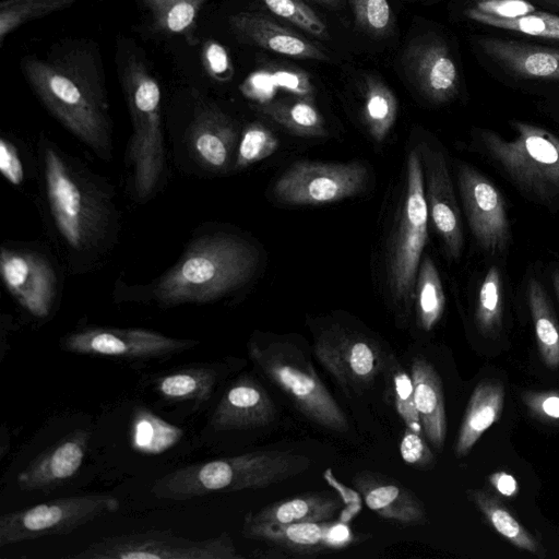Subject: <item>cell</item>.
Instances as JSON below:
<instances>
[{"label":"cell","mask_w":559,"mask_h":559,"mask_svg":"<svg viewBox=\"0 0 559 559\" xmlns=\"http://www.w3.org/2000/svg\"><path fill=\"white\" fill-rule=\"evenodd\" d=\"M21 69L47 110L96 154L109 157V107L96 47L86 41L68 40L56 45L43 58H23Z\"/></svg>","instance_id":"6da1fadb"},{"label":"cell","mask_w":559,"mask_h":559,"mask_svg":"<svg viewBox=\"0 0 559 559\" xmlns=\"http://www.w3.org/2000/svg\"><path fill=\"white\" fill-rule=\"evenodd\" d=\"M257 260L254 248L240 238H201L158 280L155 297L165 306L213 301L243 284Z\"/></svg>","instance_id":"7a4b0ae2"},{"label":"cell","mask_w":559,"mask_h":559,"mask_svg":"<svg viewBox=\"0 0 559 559\" xmlns=\"http://www.w3.org/2000/svg\"><path fill=\"white\" fill-rule=\"evenodd\" d=\"M514 134L506 139L480 129L481 151L526 198L548 211H559V138L526 121L510 122Z\"/></svg>","instance_id":"3957f363"},{"label":"cell","mask_w":559,"mask_h":559,"mask_svg":"<svg viewBox=\"0 0 559 559\" xmlns=\"http://www.w3.org/2000/svg\"><path fill=\"white\" fill-rule=\"evenodd\" d=\"M119 76L132 121L128 159L139 200L156 190L165 166L160 117V87L146 63L129 56L119 63Z\"/></svg>","instance_id":"277c9868"},{"label":"cell","mask_w":559,"mask_h":559,"mask_svg":"<svg viewBox=\"0 0 559 559\" xmlns=\"http://www.w3.org/2000/svg\"><path fill=\"white\" fill-rule=\"evenodd\" d=\"M44 174L51 215L63 239L78 251L96 246L109 222L105 197L53 147L45 150Z\"/></svg>","instance_id":"5b68a950"},{"label":"cell","mask_w":559,"mask_h":559,"mask_svg":"<svg viewBox=\"0 0 559 559\" xmlns=\"http://www.w3.org/2000/svg\"><path fill=\"white\" fill-rule=\"evenodd\" d=\"M248 353L265 377L290 399L308 420L335 432L348 430L344 411L300 348L288 342L262 344L251 341Z\"/></svg>","instance_id":"8992f818"},{"label":"cell","mask_w":559,"mask_h":559,"mask_svg":"<svg viewBox=\"0 0 559 559\" xmlns=\"http://www.w3.org/2000/svg\"><path fill=\"white\" fill-rule=\"evenodd\" d=\"M428 219L420 154L413 150L407 157L405 195L386 258L392 298L406 313L415 300L418 269L428 239Z\"/></svg>","instance_id":"52a82bcc"},{"label":"cell","mask_w":559,"mask_h":559,"mask_svg":"<svg viewBox=\"0 0 559 559\" xmlns=\"http://www.w3.org/2000/svg\"><path fill=\"white\" fill-rule=\"evenodd\" d=\"M119 500L91 493L52 499L0 516V547L45 536L70 534L103 515L116 512Z\"/></svg>","instance_id":"ba28073f"},{"label":"cell","mask_w":559,"mask_h":559,"mask_svg":"<svg viewBox=\"0 0 559 559\" xmlns=\"http://www.w3.org/2000/svg\"><path fill=\"white\" fill-rule=\"evenodd\" d=\"M75 559H241L233 539L224 532L206 539H189L166 531L112 535L98 539Z\"/></svg>","instance_id":"9c48e42d"},{"label":"cell","mask_w":559,"mask_h":559,"mask_svg":"<svg viewBox=\"0 0 559 559\" xmlns=\"http://www.w3.org/2000/svg\"><path fill=\"white\" fill-rule=\"evenodd\" d=\"M367 177V168L359 160H298L280 176L273 194L278 201L292 205L332 203L362 191Z\"/></svg>","instance_id":"30bf717a"},{"label":"cell","mask_w":559,"mask_h":559,"mask_svg":"<svg viewBox=\"0 0 559 559\" xmlns=\"http://www.w3.org/2000/svg\"><path fill=\"white\" fill-rule=\"evenodd\" d=\"M197 340H181L139 328L92 326L74 331L61 340L63 350L121 359H151L188 350Z\"/></svg>","instance_id":"8fae6325"},{"label":"cell","mask_w":559,"mask_h":559,"mask_svg":"<svg viewBox=\"0 0 559 559\" xmlns=\"http://www.w3.org/2000/svg\"><path fill=\"white\" fill-rule=\"evenodd\" d=\"M456 174L467 224L478 247L490 255L503 253L511 241V229L500 191L471 165L461 163Z\"/></svg>","instance_id":"7c38bea8"},{"label":"cell","mask_w":559,"mask_h":559,"mask_svg":"<svg viewBox=\"0 0 559 559\" xmlns=\"http://www.w3.org/2000/svg\"><path fill=\"white\" fill-rule=\"evenodd\" d=\"M314 355L347 392H360L382 372L385 355L371 340L344 331H329L314 344Z\"/></svg>","instance_id":"4fadbf2b"},{"label":"cell","mask_w":559,"mask_h":559,"mask_svg":"<svg viewBox=\"0 0 559 559\" xmlns=\"http://www.w3.org/2000/svg\"><path fill=\"white\" fill-rule=\"evenodd\" d=\"M419 154L425 177V198L429 217L442 239L449 258H460L464 236L461 213L455 198L445 155L423 144Z\"/></svg>","instance_id":"5bb4252c"},{"label":"cell","mask_w":559,"mask_h":559,"mask_svg":"<svg viewBox=\"0 0 559 559\" xmlns=\"http://www.w3.org/2000/svg\"><path fill=\"white\" fill-rule=\"evenodd\" d=\"M0 273L7 289L27 312L36 318L50 313L56 297V275L41 255L2 248Z\"/></svg>","instance_id":"9a60e30c"},{"label":"cell","mask_w":559,"mask_h":559,"mask_svg":"<svg viewBox=\"0 0 559 559\" xmlns=\"http://www.w3.org/2000/svg\"><path fill=\"white\" fill-rule=\"evenodd\" d=\"M403 63L416 87L430 102L445 104L457 96L460 72L443 40L425 38L412 43Z\"/></svg>","instance_id":"2e32d148"},{"label":"cell","mask_w":559,"mask_h":559,"mask_svg":"<svg viewBox=\"0 0 559 559\" xmlns=\"http://www.w3.org/2000/svg\"><path fill=\"white\" fill-rule=\"evenodd\" d=\"M90 436L86 429H75L67 433L19 474V488L26 491H46L70 480L83 463Z\"/></svg>","instance_id":"e0dca14e"},{"label":"cell","mask_w":559,"mask_h":559,"mask_svg":"<svg viewBox=\"0 0 559 559\" xmlns=\"http://www.w3.org/2000/svg\"><path fill=\"white\" fill-rule=\"evenodd\" d=\"M276 414L265 389L243 377L230 385L215 407L211 426L218 431L252 429L267 426Z\"/></svg>","instance_id":"ac0fdd59"},{"label":"cell","mask_w":559,"mask_h":559,"mask_svg":"<svg viewBox=\"0 0 559 559\" xmlns=\"http://www.w3.org/2000/svg\"><path fill=\"white\" fill-rule=\"evenodd\" d=\"M238 140L236 126L215 106L199 107L188 130V144L193 157L206 169L226 170Z\"/></svg>","instance_id":"d6986e66"},{"label":"cell","mask_w":559,"mask_h":559,"mask_svg":"<svg viewBox=\"0 0 559 559\" xmlns=\"http://www.w3.org/2000/svg\"><path fill=\"white\" fill-rule=\"evenodd\" d=\"M234 33L260 48L290 58L328 62L329 56L306 37L282 26L270 16L242 11L229 17Z\"/></svg>","instance_id":"ffe728a7"},{"label":"cell","mask_w":559,"mask_h":559,"mask_svg":"<svg viewBox=\"0 0 559 559\" xmlns=\"http://www.w3.org/2000/svg\"><path fill=\"white\" fill-rule=\"evenodd\" d=\"M366 506L380 518L402 525H424V503L399 481L381 474L364 471L353 479Z\"/></svg>","instance_id":"44dd1931"},{"label":"cell","mask_w":559,"mask_h":559,"mask_svg":"<svg viewBox=\"0 0 559 559\" xmlns=\"http://www.w3.org/2000/svg\"><path fill=\"white\" fill-rule=\"evenodd\" d=\"M478 44L487 57L512 75L559 81V49L497 37L480 38Z\"/></svg>","instance_id":"7402d4cb"},{"label":"cell","mask_w":559,"mask_h":559,"mask_svg":"<svg viewBox=\"0 0 559 559\" xmlns=\"http://www.w3.org/2000/svg\"><path fill=\"white\" fill-rule=\"evenodd\" d=\"M414 402L425 439L438 451L444 445L447 415L442 382L435 367L423 356L412 360Z\"/></svg>","instance_id":"603a6c76"},{"label":"cell","mask_w":559,"mask_h":559,"mask_svg":"<svg viewBox=\"0 0 559 559\" xmlns=\"http://www.w3.org/2000/svg\"><path fill=\"white\" fill-rule=\"evenodd\" d=\"M333 521L289 524L243 522V536L282 547L299 555L334 549L330 530Z\"/></svg>","instance_id":"cb8c5ba5"},{"label":"cell","mask_w":559,"mask_h":559,"mask_svg":"<svg viewBox=\"0 0 559 559\" xmlns=\"http://www.w3.org/2000/svg\"><path fill=\"white\" fill-rule=\"evenodd\" d=\"M504 395L503 384L497 380H485L475 386L454 444L456 457L467 455L483 433L499 420Z\"/></svg>","instance_id":"d4e9b609"},{"label":"cell","mask_w":559,"mask_h":559,"mask_svg":"<svg viewBox=\"0 0 559 559\" xmlns=\"http://www.w3.org/2000/svg\"><path fill=\"white\" fill-rule=\"evenodd\" d=\"M342 501L331 493H307L267 504L246 515L245 522L289 524L332 521Z\"/></svg>","instance_id":"484cf974"},{"label":"cell","mask_w":559,"mask_h":559,"mask_svg":"<svg viewBox=\"0 0 559 559\" xmlns=\"http://www.w3.org/2000/svg\"><path fill=\"white\" fill-rule=\"evenodd\" d=\"M218 373L207 365L178 368L155 378L156 392L169 402H206L216 385Z\"/></svg>","instance_id":"4316f807"},{"label":"cell","mask_w":559,"mask_h":559,"mask_svg":"<svg viewBox=\"0 0 559 559\" xmlns=\"http://www.w3.org/2000/svg\"><path fill=\"white\" fill-rule=\"evenodd\" d=\"M469 499L484 514L489 524L519 549L538 558L546 557V549L492 495L483 490H469Z\"/></svg>","instance_id":"83f0119b"},{"label":"cell","mask_w":559,"mask_h":559,"mask_svg":"<svg viewBox=\"0 0 559 559\" xmlns=\"http://www.w3.org/2000/svg\"><path fill=\"white\" fill-rule=\"evenodd\" d=\"M527 301L540 357L548 368L556 369L559 367V325L545 288L535 276L527 283Z\"/></svg>","instance_id":"f1b7e54d"},{"label":"cell","mask_w":559,"mask_h":559,"mask_svg":"<svg viewBox=\"0 0 559 559\" xmlns=\"http://www.w3.org/2000/svg\"><path fill=\"white\" fill-rule=\"evenodd\" d=\"M183 430L145 407L134 408L130 423L131 447L142 453L162 454L177 444Z\"/></svg>","instance_id":"f546056e"},{"label":"cell","mask_w":559,"mask_h":559,"mask_svg":"<svg viewBox=\"0 0 559 559\" xmlns=\"http://www.w3.org/2000/svg\"><path fill=\"white\" fill-rule=\"evenodd\" d=\"M257 109L293 134L306 138L328 134L324 119L310 98L271 100Z\"/></svg>","instance_id":"4dcf8cb0"},{"label":"cell","mask_w":559,"mask_h":559,"mask_svg":"<svg viewBox=\"0 0 559 559\" xmlns=\"http://www.w3.org/2000/svg\"><path fill=\"white\" fill-rule=\"evenodd\" d=\"M399 104L394 93L379 78L370 75L365 82L364 120L376 142H382L397 117Z\"/></svg>","instance_id":"1f68e13d"},{"label":"cell","mask_w":559,"mask_h":559,"mask_svg":"<svg viewBox=\"0 0 559 559\" xmlns=\"http://www.w3.org/2000/svg\"><path fill=\"white\" fill-rule=\"evenodd\" d=\"M384 396L393 406L407 428L423 433L421 424L415 408L414 385L408 374L393 355H385L382 368Z\"/></svg>","instance_id":"d6a6232c"},{"label":"cell","mask_w":559,"mask_h":559,"mask_svg":"<svg viewBox=\"0 0 559 559\" xmlns=\"http://www.w3.org/2000/svg\"><path fill=\"white\" fill-rule=\"evenodd\" d=\"M416 313L419 326L430 331L442 317L445 297L439 272L429 255L420 261L415 286Z\"/></svg>","instance_id":"836d02e7"},{"label":"cell","mask_w":559,"mask_h":559,"mask_svg":"<svg viewBox=\"0 0 559 559\" xmlns=\"http://www.w3.org/2000/svg\"><path fill=\"white\" fill-rule=\"evenodd\" d=\"M467 19L500 29L515 32L527 36L559 40V15L544 11L514 17L501 19L488 15L475 8L465 11Z\"/></svg>","instance_id":"e575fe53"},{"label":"cell","mask_w":559,"mask_h":559,"mask_svg":"<svg viewBox=\"0 0 559 559\" xmlns=\"http://www.w3.org/2000/svg\"><path fill=\"white\" fill-rule=\"evenodd\" d=\"M503 290L501 272L490 266L481 280L476 301L475 320L486 337L496 336L502 325Z\"/></svg>","instance_id":"d590c367"},{"label":"cell","mask_w":559,"mask_h":559,"mask_svg":"<svg viewBox=\"0 0 559 559\" xmlns=\"http://www.w3.org/2000/svg\"><path fill=\"white\" fill-rule=\"evenodd\" d=\"M78 0H1L0 44L15 29L31 21L44 17L72 5Z\"/></svg>","instance_id":"8d00e7d4"},{"label":"cell","mask_w":559,"mask_h":559,"mask_svg":"<svg viewBox=\"0 0 559 559\" xmlns=\"http://www.w3.org/2000/svg\"><path fill=\"white\" fill-rule=\"evenodd\" d=\"M206 0H144L155 25L170 34L192 31Z\"/></svg>","instance_id":"74e56055"},{"label":"cell","mask_w":559,"mask_h":559,"mask_svg":"<svg viewBox=\"0 0 559 559\" xmlns=\"http://www.w3.org/2000/svg\"><path fill=\"white\" fill-rule=\"evenodd\" d=\"M278 145V139L269 128L259 122L248 124L237 146L235 169H243L271 156L277 151Z\"/></svg>","instance_id":"f35d334b"},{"label":"cell","mask_w":559,"mask_h":559,"mask_svg":"<svg viewBox=\"0 0 559 559\" xmlns=\"http://www.w3.org/2000/svg\"><path fill=\"white\" fill-rule=\"evenodd\" d=\"M275 15L300 27L306 33L328 39L329 31L324 21L304 0H261Z\"/></svg>","instance_id":"ab89813d"},{"label":"cell","mask_w":559,"mask_h":559,"mask_svg":"<svg viewBox=\"0 0 559 559\" xmlns=\"http://www.w3.org/2000/svg\"><path fill=\"white\" fill-rule=\"evenodd\" d=\"M355 23L369 35L381 37L390 32L393 14L388 0H348Z\"/></svg>","instance_id":"60d3db41"},{"label":"cell","mask_w":559,"mask_h":559,"mask_svg":"<svg viewBox=\"0 0 559 559\" xmlns=\"http://www.w3.org/2000/svg\"><path fill=\"white\" fill-rule=\"evenodd\" d=\"M203 66L207 74L219 82L228 81L233 75V63L225 46L210 39L206 40L201 50Z\"/></svg>","instance_id":"b9f144b4"},{"label":"cell","mask_w":559,"mask_h":559,"mask_svg":"<svg viewBox=\"0 0 559 559\" xmlns=\"http://www.w3.org/2000/svg\"><path fill=\"white\" fill-rule=\"evenodd\" d=\"M423 436L406 427L400 443V453L406 464L428 468L435 464V456Z\"/></svg>","instance_id":"7bdbcfd3"},{"label":"cell","mask_w":559,"mask_h":559,"mask_svg":"<svg viewBox=\"0 0 559 559\" xmlns=\"http://www.w3.org/2000/svg\"><path fill=\"white\" fill-rule=\"evenodd\" d=\"M521 397L534 417L559 423V390L525 391Z\"/></svg>","instance_id":"ee69618b"},{"label":"cell","mask_w":559,"mask_h":559,"mask_svg":"<svg viewBox=\"0 0 559 559\" xmlns=\"http://www.w3.org/2000/svg\"><path fill=\"white\" fill-rule=\"evenodd\" d=\"M276 90L273 72L263 69L251 72L240 85L241 93L258 105L271 102Z\"/></svg>","instance_id":"f6af8a7d"},{"label":"cell","mask_w":559,"mask_h":559,"mask_svg":"<svg viewBox=\"0 0 559 559\" xmlns=\"http://www.w3.org/2000/svg\"><path fill=\"white\" fill-rule=\"evenodd\" d=\"M473 8L501 19H514L536 11V5L530 0H475Z\"/></svg>","instance_id":"bcb514c9"},{"label":"cell","mask_w":559,"mask_h":559,"mask_svg":"<svg viewBox=\"0 0 559 559\" xmlns=\"http://www.w3.org/2000/svg\"><path fill=\"white\" fill-rule=\"evenodd\" d=\"M272 72L277 88L285 90L299 98H311L313 86L305 72L292 69H277Z\"/></svg>","instance_id":"7dc6e473"},{"label":"cell","mask_w":559,"mask_h":559,"mask_svg":"<svg viewBox=\"0 0 559 559\" xmlns=\"http://www.w3.org/2000/svg\"><path fill=\"white\" fill-rule=\"evenodd\" d=\"M0 171L13 186H19L24 179V168L19 152L5 138L0 140Z\"/></svg>","instance_id":"c3c4849f"},{"label":"cell","mask_w":559,"mask_h":559,"mask_svg":"<svg viewBox=\"0 0 559 559\" xmlns=\"http://www.w3.org/2000/svg\"><path fill=\"white\" fill-rule=\"evenodd\" d=\"M489 484L502 496L512 498L519 493V484L511 474L498 471L488 476Z\"/></svg>","instance_id":"681fc988"},{"label":"cell","mask_w":559,"mask_h":559,"mask_svg":"<svg viewBox=\"0 0 559 559\" xmlns=\"http://www.w3.org/2000/svg\"><path fill=\"white\" fill-rule=\"evenodd\" d=\"M533 3L539 4L546 9H552L559 11V0H530Z\"/></svg>","instance_id":"f907efd6"},{"label":"cell","mask_w":559,"mask_h":559,"mask_svg":"<svg viewBox=\"0 0 559 559\" xmlns=\"http://www.w3.org/2000/svg\"><path fill=\"white\" fill-rule=\"evenodd\" d=\"M316 3H320L322 5H325V7H330V8H340L343 3V0H311Z\"/></svg>","instance_id":"816d5d0a"},{"label":"cell","mask_w":559,"mask_h":559,"mask_svg":"<svg viewBox=\"0 0 559 559\" xmlns=\"http://www.w3.org/2000/svg\"><path fill=\"white\" fill-rule=\"evenodd\" d=\"M552 287L555 289V294L559 300V267L555 269L551 274Z\"/></svg>","instance_id":"f5cc1de1"}]
</instances>
